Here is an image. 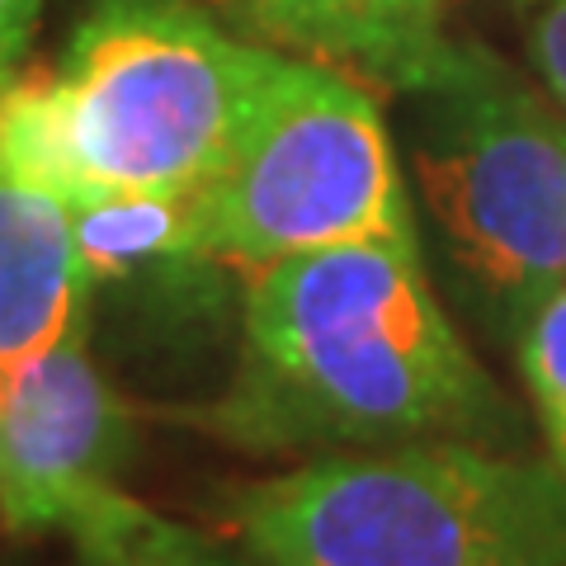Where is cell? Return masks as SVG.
Returning a JSON list of instances; mask_svg holds the SVG:
<instances>
[{
    "instance_id": "cell-1",
    "label": "cell",
    "mask_w": 566,
    "mask_h": 566,
    "mask_svg": "<svg viewBox=\"0 0 566 566\" xmlns=\"http://www.w3.org/2000/svg\"><path fill=\"white\" fill-rule=\"evenodd\" d=\"M218 430L251 449L515 439V411L439 307L420 245H322L251 274Z\"/></svg>"
},
{
    "instance_id": "cell-2",
    "label": "cell",
    "mask_w": 566,
    "mask_h": 566,
    "mask_svg": "<svg viewBox=\"0 0 566 566\" xmlns=\"http://www.w3.org/2000/svg\"><path fill=\"white\" fill-rule=\"evenodd\" d=\"M283 52L199 0H91L57 62L0 95V156L81 208L199 193Z\"/></svg>"
},
{
    "instance_id": "cell-3",
    "label": "cell",
    "mask_w": 566,
    "mask_h": 566,
    "mask_svg": "<svg viewBox=\"0 0 566 566\" xmlns=\"http://www.w3.org/2000/svg\"><path fill=\"white\" fill-rule=\"evenodd\" d=\"M222 515L264 566H566V468L463 439L316 453Z\"/></svg>"
},
{
    "instance_id": "cell-4",
    "label": "cell",
    "mask_w": 566,
    "mask_h": 566,
    "mask_svg": "<svg viewBox=\"0 0 566 566\" xmlns=\"http://www.w3.org/2000/svg\"><path fill=\"white\" fill-rule=\"evenodd\" d=\"M411 99V170L449 279L515 340L566 279V123L472 43H453Z\"/></svg>"
},
{
    "instance_id": "cell-5",
    "label": "cell",
    "mask_w": 566,
    "mask_h": 566,
    "mask_svg": "<svg viewBox=\"0 0 566 566\" xmlns=\"http://www.w3.org/2000/svg\"><path fill=\"white\" fill-rule=\"evenodd\" d=\"M208 264L260 274L349 241L420 245L397 142L364 81L283 52L232 156L193 193Z\"/></svg>"
},
{
    "instance_id": "cell-6",
    "label": "cell",
    "mask_w": 566,
    "mask_h": 566,
    "mask_svg": "<svg viewBox=\"0 0 566 566\" xmlns=\"http://www.w3.org/2000/svg\"><path fill=\"white\" fill-rule=\"evenodd\" d=\"M133 416L91 354V326L0 382V520L20 534L76 528L128 501Z\"/></svg>"
},
{
    "instance_id": "cell-7",
    "label": "cell",
    "mask_w": 566,
    "mask_h": 566,
    "mask_svg": "<svg viewBox=\"0 0 566 566\" xmlns=\"http://www.w3.org/2000/svg\"><path fill=\"white\" fill-rule=\"evenodd\" d=\"M227 29L364 85L411 95L449 57L439 0H199Z\"/></svg>"
},
{
    "instance_id": "cell-8",
    "label": "cell",
    "mask_w": 566,
    "mask_h": 566,
    "mask_svg": "<svg viewBox=\"0 0 566 566\" xmlns=\"http://www.w3.org/2000/svg\"><path fill=\"white\" fill-rule=\"evenodd\" d=\"M91 297L76 212L0 156V382L91 326Z\"/></svg>"
},
{
    "instance_id": "cell-9",
    "label": "cell",
    "mask_w": 566,
    "mask_h": 566,
    "mask_svg": "<svg viewBox=\"0 0 566 566\" xmlns=\"http://www.w3.org/2000/svg\"><path fill=\"white\" fill-rule=\"evenodd\" d=\"M71 547H76L71 566H232L218 553V543L137 505L133 495L95 524L76 528Z\"/></svg>"
},
{
    "instance_id": "cell-10",
    "label": "cell",
    "mask_w": 566,
    "mask_h": 566,
    "mask_svg": "<svg viewBox=\"0 0 566 566\" xmlns=\"http://www.w3.org/2000/svg\"><path fill=\"white\" fill-rule=\"evenodd\" d=\"M515 354L547 444H553V453H562L566 449V279L520 326Z\"/></svg>"
},
{
    "instance_id": "cell-11",
    "label": "cell",
    "mask_w": 566,
    "mask_h": 566,
    "mask_svg": "<svg viewBox=\"0 0 566 566\" xmlns=\"http://www.w3.org/2000/svg\"><path fill=\"white\" fill-rule=\"evenodd\" d=\"M524 10V48L538 81L566 109V0H520Z\"/></svg>"
},
{
    "instance_id": "cell-12",
    "label": "cell",
    "mask_w": 566,
    "mask_h": 566,
    "mask_svg": "<svg viewBox=\"0 0 566 566\" xmlns=\"http://www.w3.org/2000/svg\"><path fill=\"white\" fill-rule=\"evenodd\" d=\"M43 10L48 0H0V95L24 76Z\"/></svg>"
},
{
    "instance_id": "cell-13",
    "label": "cell",
    "mask_w": 566,
    "mask_h": 566,
    "mask_svg": "<svg viewBox=\"0 0 566 566\" xmlns=\"http://www.w3.org/2000/svg\"><path fill=\"white\" fill-rule=\"evenodd\" d=\"M553 458H557V463H562V468H566V449H562V453H553Z\"/></svg>"
}]
</instances>
